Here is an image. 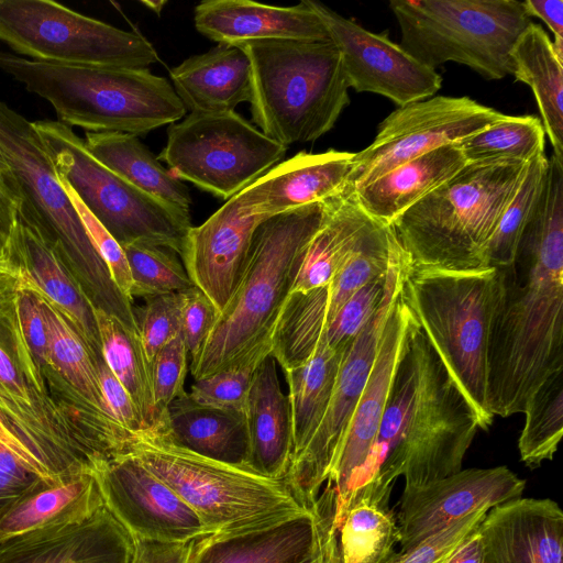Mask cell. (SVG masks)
<instances>
[{"mask_svg": "<svg viewBox=\"0 0 563 563\" xmlns=\"http://www.w3.org/2000/svg\"><path fill=\"white\" fill-rule=\"evenodd\" d=\"M0 444L12 452L29 470L48 484L60 481L42 457L0 418ZM63 479V478H62Z\"/></svg>", "mask_w": 563, "mask_h": 563, "instance_id": "obj_54", "label": "cell"}, {"mask_svg": "<svg viewBox=\"0 0 563 563\" xmlns=\"http://www.w3.org/2000/svg\"><path fill=\"white\" fill-rule=\"evenodd\" d=\"M0 70L47 100L58 122L86 132L137 136L187 111L172 84L148 68L53 64L0 51Z\"/></svg>", "mask_w": 563, "mask_h": 563, "instance_id": "obj_5", "label": "cell"}, {"mask_svg": "<svg viewBox=\"0 0 563 563\" xmlns=\"http://www.w3.org/2000/svg\"><path fill=\"white\" fill-rule=\"evenodd\" d=\"M264 221L236 194L202 224L191 227L186 235L180 255L184 267L219 313L234 289L254 234Z\"/></svg>", "mask_w": 563, "mask_h": 563, "instance_id": "obj_21", "label": "cell"}, {"mask_svg": "<svg viewBox=\"0 0 563 563\" xmlns=\"http://www.w3.org/2000/svg\"><path fill=\"white\" fill-rule=\"evenodd\" d=\"M0 152L11 174L7 184L20 201L18 216L84 275L96 307L123 323L133 322L132 301L112 282L32 122L2 101Z\"/></svg>", "mask_w": 563, "mask_h": 563, "instance_id": "obj_8", "label": "cell"}, {"mask_svg": "<svg viewBox=\"0 0 563 563\" xmlns=\"http://www.w3.org/2000/svg\"><path fill=\"white\" fill-rule=\"evenodd\" d=\"M59 177L122 246L140 242L181 255L191 225L180 212L135 188L99 163L70 126L32 122Z\"/></svg>", "mask_w": 563, "mask_h": 563, "instance_id": "obj_11", "label": "cell"}, {"mask_svg": "<svg viewBox=\"0 0 563 563\" xmlns=\"http://www.w3.org/2000/svg\"><path fill=\"white\" fill-rule=\"evenodd\" d=\"M412 320L400 290L390 309L373 367L327 481L335 495V528L345 514L354 484L372 452Z\"/></svg>", "mask_w": 563, "mask_h": 563, "instance_id": "obj_19", "label": "cell"}, {"mask_svg": "<svg viewBox=\"0 0 563 563\" xmlns=\"http://www.w3.org/2000/svg\"><path fill=\"white\" fill-rule=\"evenodd\" d=\"M397 542L393 511L369 500H356L336 527L338 563H386Z\"/></svg>", "mask_w": 563, "mask_h": 563, "instance_id": "obj_40", "label": "cell"}, {"mask_svg": "<svg viewBox=\"0 0 563 563\" xmlns=\"http://www.w3.org/2000/svg\"><path fill=\"white\" fill-rule=\"evenodd\" d=\"M510 59L516 80L533 92L553 154L563 159V62L540 24L529 23L514 44Z\"/></svg>", "mask_w": 563, "mask_h": 563, "instance_id": "obj_34", "label": "cell"}, {"mask_svg": "<svg viewBox=\"0 0 563 563\" xmlns=\"http://www.w3.org/2000/svg\"><path fill=\"white\" fill-rule=\"evenodd\" d=\"M244 417L246 467L268 478H286L294 451L291 413L272 354L263 360L253 376Z\"/></svg>", "mask_w": 563, "mask_h": 563, "instance_id": "obj_26", "label": "cell"}, {"mask_svg": "<svg viewBox=\"0 0 563 563\" xmlns=\"http://www.w3.org/2000/svg\"><path fill=\"white\" fill-rule=\"evenodd\" d=\"M172 86L190 113L234 111L252 96V68L243 47L219 44L172 68Z\"/></svg>", "mask_w": 563, "mask_h": 563, "instance_id": "obj_28", "label": "cell"}, {"mask_svg": "<svg viewBox=\"0 0 563 563\" xmlns=\"http://www.w3.org/2000/svg\"><path fill=\"white\" fill-rule=\"evenodd\" d=\"M323 209V201L307 205L257 228L234 289L201 352L190 362L195 380L234 363L273 335Z\"/></svg>", "mask_w": 563, "mask_h": 563, "instance_id": "obj_4", "label": "cell"}, {"mask_svg": "<svg viewBox=\"0 0 563 563\" xmlns=\"http://www.w3.org/2000/svg\"><path fill=\"white\" fill-rule=\"evenodd\" d=\"M186 291L146 298L143 307L134 309L139 335L150 364L156 353L180 332Z\"/></svg>", "mask_w": 563, "mask_h": 563, "instance_id": "obj_46", "label": "cell"}, {"mask_svg": "<svg viewBox=\"0 0 563 563\" xmlns=\"http://www.w3.org/2000/svg\"><path fill=\"white\" fill-rule=\"evenodd\" d=\"M286 152L287 146L228 111L190 113L170 124L158 158L176 179L230 199L277 165Z\"/></svg>", "mask_w": 563, "mask_h": 563, "instance_id": "obj_13", "label": "cell"}, {"mask_svg": "<svg viewBox=\"0 0 563 563\" xmlns=\"http://www.w3.org/2000/svg\"><path fill=\"white\" fill-rule=\"evenodd\" d=\"M400 46L435 69L463 64L486 79L512 74L510 52L531 22L517 0H391Z\"/></svg>", "mask_w": 563, "mask_h": 563, "instance_id": "obj_10", "label": "cell"}, {"mask_svg": "<svg viewBox=\"0 0 563 563\" xmlns=\"http://www.w3.org/2000/svg\"><path fill=\"white\" fill-rule=\"evenodd\" d=\"M103 506L95 470L42 484L0 516V544L81 522Z\"/></svg>", "mask_w": 563, "mask_h": 563, "instance_id": "obj_27", "label": "cell"}, {"mask_svg": "<svg viewBox=\"0 0 563 563\" xmlns=\"http://www.w3.org/2000/svg\"><path fill=\"white\" fill-rule=\"evenodd\" d=\"M386 285L387 272L364 285L344 302L324 329L323 339L329 349L344 351L353 342L379 307Z\"/></svg>", "mask_w": 563, "mask_h": 563, "instance_id": "obj_45", "label": "cell"}, {"mask_svg": "<svg viewBox=\"0 0 563 563\" xmlns=\"http://www.w3.org/2000/svg\"><path fill=\"white\" fill-rule=\"evenodd\" d=\"M42 484H48L0 444V516Z\"/></svg>", "mask_w": 563, "mask_h": 563, "instance_id": "obj_52", "label": "cell"}, {"mask_svg": "<svg viewBox=\"0 0 563 563\" xmlns=\"http://www.w3.org/2000/svg\"><path fill=\"white\" fill-rule=\"evenodd\" d=\"M58 178L76 209L90 242L106 264L112 282L122 295L132 301V277L122 246L81 202L70 185L62 177L58 176Z\"/></svg>", "mask_w": 563, "mask_h": 563, "instance_id": "obj_48", "label": "cell"}, {"mask_svg": "<svg viewBox=\"0 0 563 563\" xmlns=\"http://www.w3.org/2000/svg\"><path fill=\"white\" fill-rule=\"evenodd\" d=\"M478 429L473 406L413 318L372 452L345 512L360 499L389 508L399 476L405 487H418L460 472Z\"/></svg>", "mask_w": 563, "mask_h": 563, "instance_id": "obj_2", "label": "cell"}, {"mask_svg": "<svg viewBox=\"0 0 563 563\" xmlns=\"http://www.w3.org/2000/svg\"><path fill=\"white\" fill-rule=\"evenodd\" d=\"M545 133L541 120L534 115H506L453 143L466 164L530 163L544 155Z\"/></svg>", "mask_w": 563, "mask_h": 563, "instance_id": "obj_39", "label": "cell"}, {"mask_svg": "<svg viewBox=\"0 0 563 563\" xmlns=\"http://www.w3.org/2000/svg\"><path fill=\"white\" fill-rule=\"evenodd\" d=\"M195 26L218 44L243 46L267 40L324 41L328 31L306 0L276 7L250 0H205L195 8Z\"/></svg>", "mask_w": 563, "mask_h": 563, "instance_id": "obj_24", "label": "cell"}, {"mask_svg": "<svg viewBox=\"0 0 563 563\" xmlns=\"http://www.w3.org/2000/svg\"><path fill=\"white\" fill-rule=\"evenodd\" d=\"M479 525L460 542L442 563H482Z\"/></svg>", "mask_w": 563, "mask_h": 563, "instance_id": "obj_58", "label": "cell"}, {"mask_svg": "<svg viewBox=\"0 0 563 563\" xmlns=\"http://www.w3.org/2000/svg\"><path fill=\"white\" fill-rule=\"evenodd\" d=\"M306 1L339 49L355 91L377 93L402 107L431 98L441 88L440 74L391 42L387 33H373L319 1Z\"/></svg>", "mask_w": 563, "mask_h": 563, "instance_id": "obj_17", "label": "cell"}, {"mask_svg": "<svg viewBox=\"0 0 563 563\" xmlns=\"http://www.w3.org/2000/svg\"><path fill=\"white\" fill-rule=\"evenodd\" d=\"M547 167L545 155L529 163L517 192L503 212L487 243L486 268L506 266L514 261L520 235L540 196Z\"/></svg>", "mask_w": 563, "mask_h": 563, "instance_id": "obj_42", "label": "cell"}, {"mask_svg": "<svg viewBox=\"0 0 563 563\" xmlns=\"http://www.w3.org/2000/svg\"><path fill=\"white\" fill-rule=\"evenodd\" d=\"M0 383L22 400H27L26 389L8 353L0 346Z\"/></svg>", "mask_w": 563, "mask_h": 563, "instance_id": "obj_60", "label": "cell"}, {"mask_svg": "<svg viewBox=\"0 0 563 563\" xmlns=\"http://www.w3.org/2000/svg\"><path fill=\"white\" fill-rule=\"evenodd\" d=\"M487 347L490 413H523L531 395L563 369V159L552 154L514 261L496 267Z\"/></svg>", "mask_w": 563, "mask_h": 563, "instance_id": "obj_1", "label": "cell"}, {"mask_svg": "<svg viewBox=\"0 0 563 563\" xmlns=\"http://www.w3.org/2000/svg\"><path fill=\"white\" fill-rule=\"evenodd\" d=\"M218 316L216 306L199 287L186 291L180 333L190 362L201 352Z\"/></svg>", "mask_w": 563, "mask_h": 563, "instance_id": "obj_50", "label": "cell"}, {"mask_svg": "<svg viewBox=\"0 0 563 563\" xmlns=\"http://www.w3.org/2000/svg\"><path fill=\"white\" fill-rule=\"evenodd\" d=\"M150 367L156 427L165 419L172 401L186 393L188 352L180 332L156 353Z\"/></svg>", "mask_w": 563, "mask_h": 563, "instance_id": "obj_47", "label": "cell"}, {"mask_svg": "<svg viewBox=\"0 0 563 563\" xmlns=\"http://www.w3.org/2000/svg\"><path fill=\"white\" fill-rule=\"evenodd\" d=\"M0 41L33 60L95 67L148 68L153 44L51 0H0Z\"/></svg>", "mask_w": 563, "mask_h": 563, "instance_id": "obj_12", "label": "cell"}, {"mask_svg": "<svg viewBox=\"0 0 563 563\" xmlns=\"http://www.w3.org/2000/svg\"><path fill=\"white\" fill-rule=\"evenodd\" d=\"M496 269L406 268L401 297L443 365L487 429V347L496 298Z\"/></svg>", "mask_w": 563, "mask_h": 563, "instance_id": "obj_9", "label": "cell"}, {"mask_svg": "<svg viewBox=\"0 0 563 563\" xmlns=\"http://www.w3.org/2000/svg\"><path fill=\"white\" fill-rule=\"evenodd\" d=\"M241 47L252 68L253 121L280 144L318 140L349 106L350 86L331 40H267Z\"/></svg>", "mask_w": 563, "mask_h": 563, "instance_id": "obj_6", "label": "cell"}, {"mask_svg": "<svg viewBox=\"0 0 563 563\" xmlns=\"http://www.w3.org/2000/svg\"><path fill=\"white\" fill-rule=\"evenodd\" d=\"M506 115L468 97L438 96L398 107L380 122L373 143L354 154L343 191L352 194L389 170Z\"/></svg>", "mask_w": 563, "mask_h": 563, "instance_id": "obj_15", "label": "cell"}, {"mask_svg": "<svg viewBox=\"0 0 563 563\" xmlns=\"http://www.w3.org/2000/svg\"><path fill=\"white\" fill-rule=\"evenodd\" d=\"M122 249L132 277V299L183 292L195 286L174 251L140 242Z\"/></svg>", "mask_w": 563, "mask_h": 563, "instance_id": "obj_43", "label": "cell"}, {"mask_svg": "<svg viewBox=\"0 0 563 563\" xmlns=\"http://www.w3.org/2000/svg\"><path fill=\"white\" fill-rule=\"evenodd\" d=\"M323 205L322 221L309 243L290 292L330 284L373 222L353 192L342 191Z\"/></svg>", "mask_w": 563, "mask_h": 563, "instance_id": "obj_32", "label": "cell"}, {"mask_svg": "<svg viewBox=\"0 0 563 563\" xmlns=\"http://www.w3.org/2000/svg\"><path fill=\"white\" fill-rule=\"evenodd\" d=\"M19 291V318L26 342L35 356L47 362L48 336L42 307L32 291L20 285Z\"/></svg>", "mask_w": 563, "mask_h": 563, "instance_id": "obj_53", "label": "cell"}, {"mask_svg": "<svg viewBox=\"0 0 563 563\" xmlns=\"http://www.w3.org/2000/svg\"><path fill=\"white\" fill-rule=\"evenodd\" d=\"M482 563H563V511L551 499L516 498L479 525Z\"/></svg>", "mask_w": 563, "mask_h": 563, "instance_id": "obj_22", "label": "cell"}, {"mask_svg": "<svg viewBox=\"0 0 563 563\" xmlns=\"http://www.w3.org/2000/svg\"><path fill=\"white\" fill-rule=\"evenodd\" d=\"M0 176L7 181L11 174H10V169H9V166L7 164V162L4 161L1 152H0Z\"/></svg>", "mask_w": 563, "mask_h": 563, "instance_id": "obj_61", "label": "cell"}, {"mask_svg": "<svg viewBox=\"0 0 563 563\" xmlns=\"http://www.w3.org/2000/svg\"><path fill=\"white\" fill-rule=\"evenodd\" d=\"M20 201L0 176V246L3 249L18 218Z\"/></svg>", "mask_w": 563, "mask_h": 563, "instance_id": "obj_57", "label": "cell"}, {"mask_svg": "<svg viewBox=\"0 0 563 563\" xmlns=\"http://www.w3.org/2000/svg\"><path fill=\"white\" fill-rule=\"evenodd\" d=\"M529 18L541 19L554 35L553 47L563 62V1L562 0H526L522 1Z\"/></svg>", "mask_w": 563, "mask_h": 563, "instance_id": "obj_56", "label": "cell"}, {"mask_svg": "<svg viewBox=\"0 0 563 563\" xmlns=\"http://www.w3.org/2000/svg\"><path fill=\"white\" fill-rule=\"evenodd\" d=\"M106 508L133 539L186 543L209 536L194 509L129 452L95 468Z\"/></svg>", "mask_w": 563, "mask_h": 563, "instance_id": "obj_16", "label": "cell"}, {"mask_svg": "<svg viewBox=\"0 0 563 563\" xmlns=\"http://www.w3.org/2000/svg\"><path fill=\"white\" fill-rule=\"evenodd\" d=\"M300 563H338L336 528L333 520L327 527L318 548Z\"/></svg>", "mask_w": 563, "mask_h": 563, "instance_id": "obj_59", "label": "cell"}, {"mask_svg": "<svg viewBox=\"0 0 563 563\" xmlns=\"http://www.w3.org/2000/svg\"><path fill=\"white\" fill-rule=\"evenodd\" d=\"M518 448L521 461L534 468L552 460L563 433V369L552 374L529 398Z\"/></svg>", "mask_w": 563, "mask_h": 563, "instance_id": "obj_41", "label": "cell"}, {"mask_svg": "<svg viewBox=\"0 0 563 563\" xmlns=\"http://www.w3.org/2000/svg\"><path fill=\"white\" fill-rule=\"evenodd\" d=\"M5 244L25 263L26 268L22 271L29 279L70 321L92 357H101L92 302L67 275L56 250L19 216Z\"/></svg>", "mask_w": 563, "mask_h": 563, "instance_id": "obj_29", "label": "cell"}, {"mask_svg": "<svg viewBox=\"0 0 563 563\" xmlns=\"http://www.w3.org/2000/svg\"><path fill=\"white\" fill-rule=\"evenodd\" d=\"M355 153L329 150L300 152L279 162L238 195L265 220L344 190Z\"/></svg>", "mask_w": 563, "mask_h": 563, "instance_id": "obj_23", "label": "cell"}, {"mask_svg": "<svg viewBox=\"0 0 563 563\" xmlns=\"http://www.w3.org/2000/svg\"><path fill=\"white\" fill-rule=\"evenodd\" d=\"M93 361L106 413L128 432L145 429L144 421L130 394L107 366L103 357Z\"/></svg>", "mask_w": 563, "mask_h": 563, "instance_id": "obj_51", "label": "cell"}, {"mask_svg": "<svg viewBox=\"0 0 563 563\" xmlns=\"http://www.w3.org/2000/svg\"><path fill=\"white\" fill-rule=\"evenodd\" d=\"M125 452L173 488L208 534L256 528L311 509L287 478H268L245 466L194 453L177 445L161 426L130 432Z\"/></svg>", "mask_w": 563, "mask_h": 563, "instance_id": "obj_7", "label": "cell"}, {"mask_svg": "<svg viewBox=\"0 0 563 563\" xmlns=\"http://www.w3.org/2000/svg\"><path fill=\"white\" fill-rule=\"evenodd\" d=\"M158 426L184 449L246 467L247 433L242 412L197 404L186 391L172 401Z\"/></svg>", "mask_w": 563, "mask_h": 563, "instance_id": "obj_31", "label": "cell"}, {"mask_svg": "<svg viewBox=\"0 0 563 563\" xmlns=\"http://www.w3.org/2000/svg\"><path fill=\"white\" fill-rule=\"evenodd\" d=\"M487 511L473 512L427 538L417 547L405 552H395L386 563H442L484 520Z\"/></svg>", "mask_w": 563, "mask_h": 563, "instance_id": "obj_49", "label": "cell"}, {"mask_svg": "<svg viewBox=\"0 0 563 563\" xmlns=\"http://www.w3.org/2000/svg\"><path fill=\"white\" fill-rule=\"evenodd\" d=\"M103 361L134 401L146 428L155 426L151 367L139 332L92 303Z\"/></svg>", "mask_w": 563, "mask_h": 563, "instance_id": "obj_38", "label": "cell"}, {"mask_svg": "<svg viewBox=\"0 0 563 563\" xmlns=\"http://www.w3.org/2000/svg\"><path fill=\"white\" fill-rule=\"evenodd\" d=\"M407 258L394 236L384 298L345 349L325 415L307 446L291 460L288 479L300 501L312 508L338 459L351 418L373 367L383 330L398 297Z\"/></svg>", "mask_w": 563, "mask_h": 563, "instance_id": "obj_14", "label": "cell"}, {"mask_svg": "<svg viewBox=\"0 0 563 563\" xmlns=\"http://www.w3.org/2000/svg\"><path fill=\"white\" fill-rule=\"evenodd\" d=\"M194 541L162 543L134 539V551L130 563H187Z\"/></svg>", "mask_w": 563, "mask_h": 563, "instance_id": "obj_55", "label": "cell"}, {"mask_svg": "<svg viewBox=\"0 0 563 563\" xmlns=\"http://www.w3.org/2000/svg\"><path fill=\"white\" fill-rule=\"evenodd\" d=\"M328 306L329 284L289 294L272 335V355L284 372L312 356L327 327Z\"/></svg>", "mask_w": 563, "mask_h": 563, "instance_id": "obj_37", "label": "cell"}, {"mask_svg": "<svg viewBox=\"0 0 563 563\" xmlns=\"http://www.w3.org/2000/svg\"><path fill=\"white\" fill-rule=\"evenodd\" d=\"M272 336L258 343L244 356L205 378L195 380L188 393L197 404L244 413L253 376L272 354Z\"/></svg>", "mask_w": 563, "mask_h": 563, "instance_id": "obj_44", "label": "cell"}, {"mask_svg": "<svg viewBox=\"0 0 563 563\" xmlns=\"http://www.w3.org/2000/svg\"><path fill=\"white\" fill-rule=\"evenodd\" d=\"M1 252H2V247L0 246V255H1Z\"/></svg>", "mask_w": 563, "mask_h": 563, "instance_id": "obj_62", "label": "cell"}, {"mask_svg": "<svg viewBox=\"0 0 563 563\" xmlns=\"http://www.w3.org/2000/svg\"><path fill=\"white\" fill-rule=\"evenodd\" d=\"M344 351L329 349L322 336L306 363L284 372L289 388L292 459L307 446L325 415Z\"/></svg>", "mask_w": 563, "mask_h": 563, "instance_id": "obj_35", "label": "cell"}, {"mask_svg": "<svg viewBox=\"0 0 563 563\" xmlns=\"http://www.w3.org/2000/svg\"><path fill=\"white\" fill-rule=\"evenodd\" d=\"M19 273V285L35 295L44 313L48 336L47 362L63 374L89 407L108 416L103 407L95 361L87 344L67 318L35 287L24 272Z\"/></svg>", "mask_w": 563, "mask_h": 563, "instance_id": "obj_36", "label": "cell"}, {"mask_svg": "<svg viewBox=\"0 0 563 563\" xmlns=\"http://www.w3.org/2000/svg\"><path fill=\"white\" fill-rule=\"evenodd\" d=\"M529 163L466 164L389 227L411 271L485 269V250Z\"/></svg>", "mask_w": 563, "mask_h": 563, "instance_id": "obj_3", "label": "cell"}, {"mask_svg": "<svg viewBox=\"0 0 563 563\" xmlns=\"http://www.w3.org/2000/svg\"><path fill=\"white\" fill-rule=\"evenodd\" d=\"M526 482L507 466L467 468L418 487H405L397 515L400 551L451 523L521 497Z\"/></svg>", "mask_w": 563, "mask_h": 563, "instance_id": "obj_18", "label": "cell"}, {"mask_svg": "<svg viewBox=\"0 0 563 563\" xmlns=\"http://www.w3.org/2000/svg\"><path fill=\"white\" fill-rule=\"evenodd\" d=\"M334 511V490L327 486L314 507L302 514L196 539L187 563H300L318 548Z\"/></svg>", "mask_w": 563, "mask_h": 563, "instance_id": "obj_20", "label": "cell"}, {"mask_svg": "<svg viewBox=\"0 0 563 563\" xmlns=\"http://www.w3.org/2000/svg\"><path fill=\"white\" fill-rule=\"evenodd\" d=\"M465 165L461 151L453 143L448 144L389 170L353 194L369 218L390 225Z\"/></svg>", "mask_w": 563, "mask_h": 563, "instance_id": "obj_30", "label": "cell"}, {"mask_svg": "<svg viewBox=\"0 0 563 563\" xmlns=\"http://www.w3.org/2000/svg\"><path fill=\"white\" fill-rule=\"evenodd\" d=\"M84 142L99 163L122 179L165 205L190 214L188 188L163 167L158 157L136 135L85 132Z\"/></svg>", "mask_w": 563, "mask_h": 563, "instance_id": "obj_33", "label": "cell"}, {"mask_svg": "<svg viewBox=\"0 0 563 563\" xmlns=\"http://www.w3.org/2000/svg\"><path fill=\"white\" fill-rule=\"evenodd\" d=\"M134 539L103 506L88 519L0 544V563H130Z\"/></svg>", "mask_w": 563, "mask_h": 563, "instance_id": "obj_25", "label": "cell"}]
</instances>
